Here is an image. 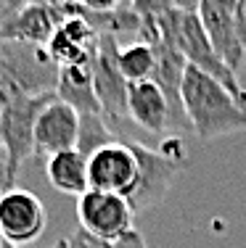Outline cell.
Masks as SVG:
<instances>
[{
	"instance_id": "obj_30",
	"label": "cell",
	"mask_w": 246,
	"mask_h": 248,
	"mask_svg": "<svg viewBox=\"0 0 246 248\" xmlns=\"http://www.w3.org/2000/svg\"><path fill=\"white\" fill-rule=\"evenodd\" d=\"M53 248H69V240H58V243Z\"/></svg>"
},
{
	"instance_id": "obj_18",
	"label": "cell",
	"mask_w": 246,
	"mask_h": 248,
	"mask_svg": "<svg viewBox=\"0 0 246 248\" xmlns=\"http://www.w3.org/2000/svg\"><path fill=\"white\" fill-rule=\"evenodd\" d=\"M119 69L130 85L154 79L156 48L148 43H140V40H130L127 45H119Z\"/></svg>"
},
{
	"instance_id": "obj_28",
	"label": "cell",
	"mask_w": 246,
	"mask_h": 248,
	"mask_svg": "<svg viewBox=\"0 0 246 248\" xmlns=\"http://www.w3.org/2000/svg\"><path fill=\"white\" fill-rule=\"evenodd\" d=\"M0 169L8 172V158H5V148H3V135H0Z\"/></svg>"
},
{
	"instance_id": "obj_27",
	"label": "cell",
	"mask_w": 246,
	"mask_h": 248,
	"mask_svg": "<svg viewBox=\"0 0 246 248\" xmlns=\"http://www.w3.org/2000/svg\"><path fill=\"white\" fill-rule=\"evenodd\" d=\"M8 187H16V185H14V182H11L8 172H5V169H0V196H3V193L8 190Z\"/></svg>"
},
{
	"instance_id": "obj_12",
	"label": "cell",
	"mask_w": 246,
	"mask_h": 248,
	"mask_svg": "<svg viewBox=\"0 0 246 248\" xmlns=\"http://www.w3.org/2000/svg\"><path fill=\"white\" fill-rule=\"evenodd\" d=\"M98 40H101V34L85 19L82 8H77V14H72L56 29V34L50 37V43L45 48H48V56L53 58L58 69H66V66L90 63L96 58Z\"/></svg>"
},
{
	"instance_id": "obj_26",
	"label": "cell",
	"mask_w": 246,
	"mask_h": 248,
	"mask_svg": "<svg viewBox=\"0 0 246 248\" xmlns=\"http://www.w3.org/2000/svg\"><path fill=\"white\" fill-rule=\"evenodd\" d=\"M198 5H201V0H175V8L185 11V14H198Z\"/></svg>"
},
{
	"instance_id": "obj_7",
	"label": "cell",
	"mask_w": 246,
	"mask_h": 248,
	"mask_svg": "<svg viewBox=\"0 0 246 248\" xmlns=\"http://www.w3.org/2000/svg\"><path fill=\"white\" fill-rule=\"evenodd\" d=\"M0 56L5 61L11 79L27 95H56L58 66L48 56V48L0 40Z\"/></svg>"
},
{
	"instance_id": "obj_24",
	"label": "cell",
	"mask_w": 246,
	"mask_h": 248,
	"mask_svg": "<svg viewBox=\"0 0 246 248\" xmlns=\"http://www.w3.org/2000/svg\"><path fill=\"white\" fill-rule=\"evenodd\" d=\"M236 19H238V40H241V45L246 50V0H238Z\"/></svg>"
},
{
	"instance_id": "obj_9",
	"label": "cell",
	"mask_w": 246,
	"mask_h": 248,
	"mask_svg": "<svg viewBox=\"0 0 246 248\" xmlns=\"http://www.w3.org/2000/svg\"><path fill=\"white\" fill-rule=\"evenodd\" d=\"M45 206L32 190L8 187L0 196V235L5 243L27 248L45 230Z\"/></svg>"
},
{
	"instance_id": "obj_3",
	"label": "cell",
	"mask_w": 246,
	"mask_h": 248,
	"mask_svg": "<svg viewBox=\"0 0 246 248\" xmlns=\"http://www.w3.org/2000/svg\"><path fill=\"white\" fill-rule=\"evenodd\" d=\"M132 151L138 156V185L130 193V203L135 209V214L159 206L167 193L172 190L175 180H178L180 164H183L185 153H183V143L178 138L167 140L162 148H148L143 143H130Z\"/></svg>"
},
{
	"instance_id": "obj_11",
	"label": "cell",
	"mask_w": 246,
	"mask_h": 248,
	"mask_svg": "<svg viewBox=\"0 0 246 248\" xmlns=\"http://www.w3.org/2000/svg\"><path fill=\"white\" fill-rule=\"evenodd\" d=\"M238 0H201L198 5V19L207 32L209 43L220 53V58L238 74L244 61V45L238 40Z\"/></svg>"
},
{
	"instance_id": "obj_25",
	"label": "cell",
	"mask_w": 246,
	"mask_h": 248,
	"mask_svg": "<svg viewBox=\"0 0 246 248\" xmlns=\"http://www.w3.org/2000/svg\"><path fill=\"white\" fill-rule=\"evenodd\" d=\"M32 5H45V8H72L80 5V0H29Z\"/></svg>"
},
{
	"instance_id": "obj_1",
	"label": "cell",
	"mask_w": 246,
	"mask_h": 248,
	"mask_svg": "<svg viewBox=\"0 0 246 248\" xmlns=\"http://www.w3.org/2000/svg\"><path fill=\"white\" fill-rule=\"evenodd\" d=\"M180 103H183V116L193 127L196 138L204 143L246 132V106L236 95H230L217 79L193 66L185 72Z\"/></svg>"
},
{
	"instance_id": "obj_29",
	"label": "cell",
	"mask_w": 246,
	"mask_h": 248,
	"mask_svg": "<svg viewBox=\"0 0 246 248\" xmlns=\"http://www.w3.org/2000/svg\"><path fill=\"white\" fill-rule=\"evenodd\" d=\"M8 5H11V0H0V21H3V16H5V11H8Z\"/></svg>"
},
{
	"instance_id": "obj_19",
	"label": "cell",
	"mask_w": 246,
	"mask_h": 248,
	"mask_svg": "<svg viewBox=\"0 0 246 248\" xmlns=\"http://www.w3.org/2000/svg\"><path fill=\"white\" fill-rule=\"evenodd\" d=\"M114 140H116V138H114V132H111V124L103 119V116H82L77 148L85 153L87 158H90L98 148L114 143Z\"/></svg>"
},
{
	"instance_id": "obj_33",
	"label": "cell",
	"mask_w": 246,
	"mask_h": 248,
	"mask_svg": "<svg viewBox=\"0 0 246 248\" xmlns=\"http://www.w3.org/2000/svg\"><path fill=\"white\" fill-rule=\"evenodd\" d=\"M0 29H3V24H0Z\"/></svg>"
},
{
	"instance_id": "obj_17",
	"label": "cell",
	"mask_w": 246,
	"mask_h": 248,
	"mask_svg": "<svg viewBox=\"0 0 246 248\" xmlns=\"http://www.w3.org/2000/svg\"><path fill=\"white\" fill-rule=\"evenodd\" d=\"M156 48V72H154V82L162 87V93L167 95L172 111L183 114V103H180V93H183V79L188 72V61L180 56L167 40H159L154 45Z\"/></svg>"
},
{
	"instance_id": "obj_31",
	"label": "cell",
	"mask_w": 246,
	"mask_h": 248,
	"mask_svg": "<svg viewBox=\"0 0 246 248\" xmlns=\"http://www.w3.org/2000/svg\"><path fill=\"white\" fill-rule=\"evenodd\" d=\"M0 248H19V246H11V243H3V246H0Z\"/></svg>"
},
{
	"instance_id": "obj_32",
	"label": "cell",
	"mask_w": 246,
	"mask_h": 248,
	"mask_svg": "<svg viewBox=\"0 0 246 248\" xmlns=\"http://www.w3.org/2000/svg\"><path fill=\"white\" fill-rule=\"evenodd\" d=\"M3 243H5V240H3V235H0V246H3Z\"/></svg>"
},
{
	"instance_id": "obj_13",
	"label": "cell",
	"mask_w": 246,
	"mask_h": 248,
	"mask_svg": "<svg viewBox=\"0 0 246 248\" xmlns=\"http://www.w3.org/2000/svg\"><path fill=\"white\" fill-rule=\"evenodd\" d=\"M80 5L72 8H45V5H32L21 8L11 19L3 21L0 29V40H11V43H27V45H48L56 29L64 24L72 14H77Z\"/></svg>"
},
{
	"instance_id": "obj_20",
	"label": "cell",
	"mask_w": 246,
	"mask_h": 248,
	"mask_svg": "<svg viewBox=\"0 0 246 248\" xmlns=\"http://www.w3.org/2000/svg\"><path fill=\"white\" fill-rule=\"evenodd\" d=\"M130 5L143 19H159L175 8V0H130Z\"/></svg>"
},
{
	"instance_id": "obj_10",
	"label": "cell",
	"mask_w": 246,
	"mask_h": 248,
	"mask_svg": "<svg viewBox=\"0 0 246 248\" xmlns=\"http://www.w3.org/2000/svg\"><path fill=\"white\" fill-rule=\"evenodd\" d=\"M82 116L69 103L53 98L37 116L34 127V156L48 161L50 156L77 148Z\"/></svg>"
},
{
	"instance_id": "obj_5",
	"label": "cell",
	"mask_w": 246,
	"mask_h": 248,
	"mask_svg": "<svg viewBox=\"0 0 246 248\" xmlns=\"http://www.w3.org/2000/svg\"><path fill=\"white\" fill-rule=\"evenodd\" d=\"M135 209L130 198L103 190H87L77 198V222L80 230L101 243H116L135 230Z\"/></svg>"
},
{
	"instance_id": "obj_4",
	"label": "cell",
	"mask_w": 246,
	"mask_h": 248,
	"mask_svg": "<svg viewBox=\"0 0 246 248\" xmlns=\"http://www.w3.org/2000/svg\"><path fill=\"white\" fill-rule=\"evenodd\" d=\"M56 95H16L0 106V135L8 158V177L16 185L21 164L34 156V127L37 116Z\"/></svg>"
},
{
	"instance_id": "obj_21",
	"label": "cell",
	"mask_w": 246,
	"mask_h": 248,
	"mask_svg": "<svg viewBox=\"0 0 246 248\" xmlns=\"http://www.w3.org/2000/svg\"><path fill=\"white\" fill-rule=\"evenodd\" d=\"M130 5L127 0H80V8L90 11V14H111V11H119Z\"/></svg>"
},
{
	"instance_id": "obj_16",
	"label": "cell",
	"mask_w": 246,
	"mask_h": 248,
	"mask_svg": "<svg viewBox=\"0 0 246 248\" xmlns=\"http://www.w3.org/2000/svg\"><path fill=\"white\" fill-rule=\"evenodd\" d=\"M45 180L64 196H85L90 190L87 180V156L80 148L56 153L45 161Z\"/></svg>"
},
{
	"instance_id": "obj_6",
	"label": "cell",
	"mask_w": 246,
	"mask_h": 248,
	"mask_svg": "<svg viewBox=\"0 0 246 248\" xmlns=\"http://www.w3.org/2000/svg\"><path fill=\"white\" fill-rule=\"evenodd\" d=\"M93 87H96L98 106L109 124L127 116V98L130 82L119 69V40L111 34H101L93 58Z\"/></svg>"
},
{
	"instance_id": "obj_15",
	"label": "cell",
	"mask_w": 246,
	"mask_h": 248,
	"mask_svg": "<svg viewBox=\"0 0 246 248\" xmlns=\"http://www.w3.org/2000/svg\"><path fill=\"white\" fill-rule=\"evenodd\" d=\"M56 98L69 103L80 116H103L96 98V87H93V61L82 66L58 69Z\"/></svg>"
},
{
	"instance_id": "obj_22",
	"label": "cell",
	"mask_w": 246,
	"mask_h": 248,
	"mask_svg": "<svg viewBox=\"0 0 246 248\" xmlns=\"http://www.w3.org/2000/svg\"><path fill=\"white\" fill-rule=\"evenodd\" d=\"M69 248H109L106 243H101V240H96V238H90L87 232H74L72 238H69Z\"/></svg>"
},
{
	"instance_id": "obj_14",
	"label": "cell",
	"mask_w": 246,
	"mask_h": 248,
	"mask_svg": "<svg viewBox=\"0 0 246 248\" xmlns=\"http://www.w3.org/2000/svg\"><path fill=\"white\" fill-rule=\"evenodd\" d=\"M172 106H169L167 95L154 79L148 82H135L130 85V98H127V116L146 132L159 135L167 129L169 119H172Z\"/></svg>"
},
{
	"instance_id": "obj_2",
	"label": "cell",
	"mask_w": 246,
	"mask_h": 248,
	"mask_svg": "<svg viewBox=\"0 0 246 248\" xmlns=\"http://www.w3.org/2000/svg\"><path fill=\"white\" fill-rule=\"evenodd\" d=\"M156 27H159L162 40H167V43L188 61V66L209 74L212 79H217L230 95H236L246 106V90L241 87V79H238V74L220 58V53L214 50V45L209 43L198 14H185V11L172 8L169 14H164L156 19Z\"/></svg>"
},
{
	"instance_id": "obj_23",
	"label": "cell",
	"mask_w": 246,
	"mask_h": 248,
	"mask_svg": "<svg viewBox=\"0 0 246 248\" xmlns=\"http://www.w3.org/2000/svg\"><path fill=\"white\" fill-rule=\"evenodd\" d=\"M109 248H148V243H146V238L138 232V230H132V232H127L122 240L111 243Z\"/></svg>"
},
{
	"instance_id": "obj_8",
	"label": "cell",
	"mask_w": 246,
	"mask_h": 248,
	"mask_svg": "<svg viewBox=\"0 0 246 248\" xmlns=\"http://www.w3.org/2000/svg\"><path fill=\"white\" fill-rule=\"evenodd\" d=\"M138 156L130 143H114L103 145L87 158V180L90 190H103V193H116V196L130 198V193L138 185Z\"/></svg>"
}]
</instances>
